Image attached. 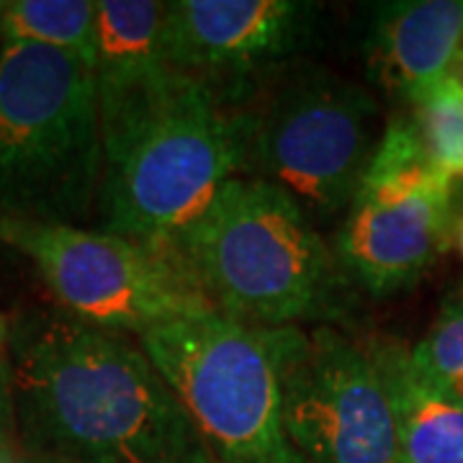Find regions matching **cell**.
<instances>
[{"label":"cell","mask_w":463,"mask_h":463,"mask_svg":"<svg viewBox=\"0 0 463 463\" xmlns=\"http://www.w3.org/2000/svg\"><path fill=\"white\" fill-rule=\"evenodd\" d=\"M16 425L32 456L75 463H212L142 345L62 309L11 327Z\"/></svg>","instance_id":"6da1fadb"},{"label":"cell","mask_w":463,"mask_h":463,"mask_svg":"<svg viewBox=\"0 0 463 463\" xmlns=\"http://www.w3.org/2000/svg\"><path fill=\"white\" fill-rule=\"evenodd\" d=\"M100 232L170 248L242 175L240 106L178 70L99 100Z\"/></svg>","instance_id":"7a4b0ae2"},{"label":"cell","mask_w":463,"mask_h":463,"mask_svg":"<svg viewBox=\"0 0 463 463\" xmlns=\"http://www.w3.org/2000/svg\"><path fill=\"white\" fill-rule=\"evenodd\" d=\"M167 250L216 312L265 330L330 315L343 279L315 222L258 178L224 183Z\"/></svg>","instance_id":"3957f363"},{"label":"cell","mask_w":463,"mask_h":463,"mask_svg":"<svg viewBox=\"0 0 463 463\" xmlns=\"http://www.w3.org/2000/svg\"><path fill=\"white\" fill-rule=\"evenodd\" d=\"M103 183L93 67L67 52L0 47V222L83 227Z\"/></svg>","instance_id":"277c9868"},{"label":"cell","mask_w":463,"mask_h":463,"mask_svg":"<svg viewBox=\"0 0 463 463\" xmlns=\"http://www.w3.org/2000/svg\"><path fill=\"white\" fill-rule=\"evenodd\" d=\"M139 340L212 461L304 463L283 428L279 371L265 327L206 309Z\"/></svg>","instance_id":"5b68a950"},{"label":"cell","mask_w":463,"mask_h":463,"mask_svg":"<svg viewBox=\"0 0 463 463\" xmlns=\"http://www.w3.org/2000/svg\"><path fill=\"white\" fill-rule=\"evenodd\" d=\"M373 96L322 67H301L240 106L242 173L281 188L312 222L350 209L376 149Z\"/></svg>","instance_id":"8992f818"},{"label":"cell","mask_w":463,"mask_h":463,"mask_svg":"<svg viewBox=\"0 0 463 463\" xmlns=\"http://www.w3.org/2000/svg\"><path fill=\"white\" fill-rule=\"evenodd\" d=\"M0 242L36 265L62 312L99 330L142 337L178 317L214 309L167 248L33 222H0Z\"/></svg>","instance_id":"52a82bcc"},{"label":"cell","mask_w":463,"mask_h":463,"mask_svg":"<svg viewBox=\"0 0 463 463\" xmlns=\"http://www.w3.org/2000/svg\"><path fill=\"white\" fill-rule=\"evenodd\" d=\"M453 178L435 170L412 118H394L335 237L343 279L373 297L407 291L446 252Z\"/></svg>","instance_id":"ba28073f"},{"label":"cell","mask_w":463,"mask_h":463,"mask_svg":"<svg viewBox=\"0 0 463 463\" xmlns=\"http://www.w3.org/2000/svg\"><path fill=\"white\" fill-rule=\"evenodd\" d=\"M283 428L304 463H399L394 410L373 355L332 327L268 330Z\"/></svg>","instance_id":"9c48e42d"},{"label":"cell","mask_w":463,"mask_h":463,"mask_svg":"<svg viewBox=\"0 0 463 463\" xmlns=\"http://www.w3.org/2000/svg\"><path fill=\"white\" fill-rule=\"evenodd\" d=\"M317 14V3L301 0H173L167 62L234 100L252 75L281 65L309 42Z\"/></svg>","instance_id":"30bf717a"},{"label":"cell","mask_w":463,"mask_h":463,"mask_svg":"<svg viewBox=\"0 0 463 463\" xmlns=\"http://www.w3.org/2000/svg\"><path fill=\"white\" fill-rule=\"evenodd\" d=\"M463 50V0H392L373 5L365 65L389 96L412 103L453 75Z\"/></svg>","instance_id":"8fae6325"},{"label":"cell","mask_w":463,"mask_h":463,"mask_svg":"<svg viewBox=\"0 0 463 463\" xmlns=\"http://www.w3.org/2000/svg\"><path fill=\"white\" fill-rule=\"evenodd\" d=\"M167 3L100 0L96 3V90L114 99L170 70L165 44Z\"/></svg>","instance_id":"7c38bea8"},{"label":"cell","mask_w":463,"mask_h":463,"mask_svg":"<svg viewBox=\"0 0 463 463\" xmlns=\"http://www.w3.org/2000/svg\"><path fill=\"white\" fill-rule=\"evenodd\" d=\"M394 410L399 463H463V410L428 392L397 343L368 347Z\"/></svg>","instance_id":"4fadbf2b"},{"label":"cell","mask_w":463,"mask_h":463,"mask_svg":"<svg viewBox=\"0 0 463 463\" xmlns=\"http://www.w3.org/2000/svg\"><path fill=\"white\" fill-rule=\"evenodd\" d=\"M3 42H29L96 62V3L90 0H8L0 3Z\"/></svg>","instance_id":"5bb4252c"},{"label":"cell","mask_w":463,"mask_h":463,"mask_svg":"<svg viewBox=\"0 0 463 463\" xmlns=\"http://www.w3.org/2000/svg\"><path fill=\"white\" fill-rule=\"evenodd\" d=\"M410 365L428 392L463 410V294L443 301L430 330L410 350Z\"/></svg>","instance_id":"9a60e30c"},{"label":"cell","mask_w":463,"mask_h":463,"mask_svg":"<svg viewBox=\"0 0 463 463\" xmlns=\"http://www.w3.org/2000/svg\"><path fill=\"white\" fill-rule=\"evenodd\" d=\"M412 124L435 170L463 175V80L448 75L412 100Z\"/></svg>","instance_id":"2e32d148"},{"label":"cell","mask_w":463,"mask_h":463,"mask_svg":"<svg viewBox=\"0 0 463 463\" xmlns=\"http://www.w3.org/2000/svg\"><path fill=\"white\" fill-rule=\"evenodd\" d=\"M16 425V402H14V373L8 355H0V450H5V440Z\"/></svg>","instance_id":"e0dca14e"},{"label":"cell","mask_w":463,"mask_h":463,"mask_svg":"<svg viewBox=\"0 0 463 463\" xmlns=\"http://www.w3.org/2000/svg\"><path fill=\"white\" fill-rule=\"evenodd\" d=\"M8 340H11V325H8V319L0 315V355H5V350H8Z\"/></svg>","instance_id":"ac0fdd59"},{"label":"cell","mask_w":463,"mask_h":463,"mask_svg":"<svg viewBox=\"0 0 463 463\" xmlns=\"http://www.w3.org/2000/svg\"><path fill=\"white\" fill-rule=\"evenodd\" d=\"M24 463H75V461H62V458H50V456H29Z\"/></svg>","instance_id":"d6986e66"},{"label":"cell","mask_w":463,"mask_h":463,"mask_svg":"<svg viewBox=\"0 0 463 463\" xmlns=\"http://www.w3.org/2000/svg\"><path fill=\"white\" fill-rule=\"evenodd\" d=\"M0 463H14L8 456H5V450H0Z\"/></svg>","instance_id":"ffe728a7"},{"label":"cell","mask_w":463,"mask_h":463,"mask_svg":"<svg viewBox=\"0 0 463 463\" xmlns=\"http://www.w3.org/2000/svg\"><path fill=\"white\" fill-rule=\"evenodd\" d=\"M458 240H461V252H463V224H461V234H458Z\"/></svg>","instance_id":"44dd1931"},{"label":"cell","mask_w":463,"mask_h":463,"mask_svg":"<svg viewBox=\"0 0 463 463\" xmlns=\"http://www.w3.org/2000/svg\"><path fill=\"white\" fill-rule=\"evenodd\" d=\"M0 47H3V36H0Z\"/></svg>","instance_id":"7402d4cb"},{"label":"cell","mask_w":463,"mask_h":463,"mask_svg":"<svg viewBox=\"0 0 463 463\" xmlns=\"http://www.w3.org/2000/svg\"><path fill=\"white\" fill-rule=\"evenodd\" d=\"M212 463H214V461H212Z\"/></svg>","instance_id":"603a6c76"}]
</instances>
